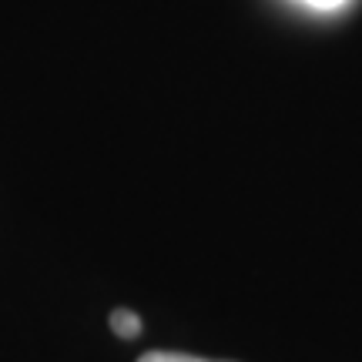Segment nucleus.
Listing matches in <instances>:
<instances>
[{"instance_id":"nucleus-1","label":"nucleus","mask_w":362,"mask_h":362,"mask_svg":"<svg viewBox=\"0 0 362 362\" xmlns=\"http://www.w3.org/2000/svg\"><path fill=\"white\" fill-rule=\"evenodd\" d=\"M111 329H115L121 339H134L141 332V319H138L131 309H115L111 312Z\"/></svg>"},{"instance_id":"nucleus-2","label":"nucleus","mask_w":362,"mask_h":362,"mask_svg":"<svg viewBox=\"0 0 362 362\" xmlns=\"http://www.w3.org/2000/svg\"><path fill=\"white\" fill-rule=\"evenodd\" d=\"M138 362H218V359H202V356H185V352H144Z\"/></svg>"},{"instance_id":"nucleus-3","label":"nucleus","mask_w":362,"mask_h":362,"mask_svg":"<svg viewBox=\"0 0 362 362\" xmlns=\"http://www.w3.org/2000/svg\"><path fill=\"white\" fill-rule=\"evenodd\" d=\"M302 4H309L315 11H339L342 4H349V0H302Z\"/></svg>"}]
</instances>
